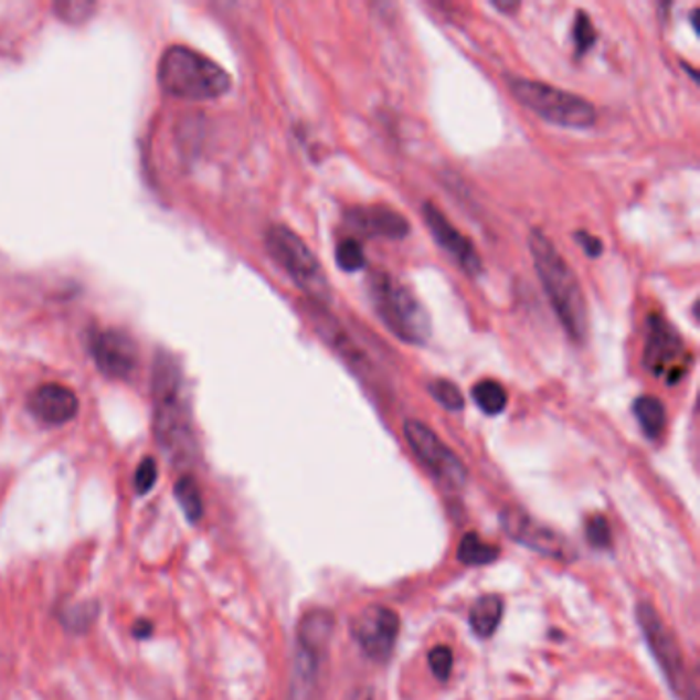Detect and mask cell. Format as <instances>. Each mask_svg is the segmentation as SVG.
Listing matches in <instances>:
<instances>
[{
    "label": "cell",
    "instance_id": "1",
    "mask_svg": "<svg viewBox=\"0 0 700 700\" xmlns=\"http://www.w3.org/2000/svg\"><path fill=\"white\" fill-rule=\"evenodd\" d=\"M152 407L155 438L162 453L176 465H190L195 454V439L191 432L190 409L183 396V379L176 360L162 351L152 368Z\"/></svg>",
    "mask_w": 700,
    "mask_h": 700
},
{
    "label": "cell",
    "instance_id": "2",
    "mask_svg": "<svg viewBox=\"0 0 700 700\" xmlns=\"http://www.w3.org/2000/svg\"><path fill=\"white\" fill-rule=\"evenodd\" d=\"M528 248L559 321L571 339L584 341L587 336V307L577 276L556 251L553 241L540 229H534L528 236Z\"/></svg>",
    "mask_w": 700,
    "mask_h": 700
},
{
    "label": "cell",
    "instance_id": "3",
    "mask_svg": "<svg viewBox=\"0 0 700 700\" xmlns=\"http://www.w3.org/2000/svg\"><path fill=\"white\" fill-rule=\"evenodd\" d=\"M159 85L177 99L205 102L226 95L233 81L219 62L188 45H171L162 52L159 62Z\"/></svg>",
    "mask_w": 700,
    "mask_h": 700
},
{
    "label": "cell",
    "instance_id": "4",
    "mask_svg": "<svg viewBox=\"0 0 700 700\" xmlns=\"http://www.w3.org/2000/svg\"><path fill=\"white\" fill-rule=\"evenodd\" d=\"M370 300L376 308L380 321L394 336L413 346H422L432 336V319L407 284L399 282L386 272L370 276Z\"/></svg>",
    "mask_w": 700,
    "mask_h": 700
},
{
    "label": "cell",
    "instance_id": "5",
    "mask_svg": "<svg viewBox=\"0 0 700 700\" xmlns=\"http://www.w3.org/2000/svg\"><path fill=\"white\" fill-rule=\"evenodd\" d=\"M510 88L530 112L561 128H590L598 117L596 107L584 97L540 81L510 78Z\"/></svg>",
    "mask_w": 700,
    "mask_h": 700
},
{
    "label": "cell",
    "instance_id": "6",
    "mask_svg": "<svg viewBox=\"0 0 700 700\" xmlns=\"http://www.w3.org/2000/svg\"><path fill=\"white\" fill-rule=\"evenodd\" d=\"M265 248L272 259L293 277L300 290L321 300L329 296V282L317 255L288 226H269V231L265 233Z\"/></svg>",
    "mask_w": 700,
    "mask_h": 700
},
{
    "label": "cell",
    "instance_id": "7",
    "mask_svg": "<svg viewBox=\"0 0 700 700\" xmlns=\"http://www.w3.org/2000/svg\"><path fill=\"white\" fill-rule=\"evenodd\" d=\"M688 360L680 333L664 317L651 315L643 353L645 368L666 382H678L686 374Z\"/></svg>",
    "mask_w": 700,
    "mask_h": 700
},
{
    "label": "cell",
    "instance_id": "8",
    "mask_svg": "<svg viewBox=\"0 0 700 700\" xmlns=\"http://www.w3.org/2000/svg\"><path fill=\"white\" fill-rule=\"evenodd\" d=\"M637 618H639V625H641L643 635L649 643V649L657 659V664L661 666V670L666 674L668 682H670L671 690L678 694V697H688V688H692V685L688 682V676H686V661L678 643L674 639L670 630L666 628V625L661 623L659 614L656 613L654 606L641 602L637 606Z\"/></svg>",
    "mask_w": 700,
    "mask_h": 700
},
{
    "label": "cell",
    "instance_id": "9",
    "mask_svg": "<svg viewBox=\"0 0 700 700\" xmlns=\"http://www.w3.org/2000/svg\"><path fill=\"white\" fill-rule=\"evenodd\" d=\"M403 434L411 450L439 481L448 482L453 487H463L467 482V468L460 463V458L427 425L409 420L403 425Z\"/></svg>",
    "mask_w": 700,
    "mask_h": 700
},
{
    "label": "cell",
    "instance_id": "10",
    "mask_svg": "<svg viewBox=\"0 0 700 700\" xmlns=\"http://www.w3.org/2000/svg\"><path fill=\"white\" fill-rule=\"evenodd\" d=\"M93 360L107 379H130L138 365V346L119 329H97L88 337Z\"/></svg>",
    "mask_w": 700,
    "mask_h": 700
},
{
    "label": "cell",
    "instance_id": "11",
    "mask_svg": "<svg viewBox=\"0 0 700 700\" xmlns=\"http://www.w3.org/2000/svg\"><path fill=\"white\" fill-rule=\"evenodd\" d=\"M399 616L386 606H368L353 621V637L364 654L376 661H386L399 637Z\"/></svg>",
    "mask_w": 700,
    "mask_h": 700
},
{
    "label": "cell",
    "instance_id": "12",
    "mask_svg": "<svg viewBox=\"0 0 700 700\" xmlns=\"http://www.w3.org/2000/svg\"><path fill=\"white\" fill-rule=\"evenodd\" d=\"M501 526L508 532L510 539L524 544L537 553L549 554L554 559H570L571 547L556 537V532L549 530L547 526L534 522L526 511L506 510L501 513Z\"/></svg>",
    "mask_w": 700,
    "mask_h": 700
},
{
    "label": "cell",
    "instance_id": "13",
    "mask_svg": "<svg viewBox=\"0 0 700 700\" xmlns=\"http://www.w3.org/2000/svg\"><path fill=\"white\" fill-rule=\"evenodd\" d=\"M424 219L439 247L448 251L467 274L477 276L482 269L481 257L467 236L460 233L453 222L444 216V212L432 202L424 204Z\"/></svg>",
    "mask_w": 700,
    "mask_h": 700
},
{
    "label": "cell",
    "instance_id": "14",
    "mask_svg": "<svg viewBox=\"0 0 700 700\" xmlns=\"http://www.w3.org/2000/svg\"><path fill=\"white\" fill-rule=\"evenodd\" d=\"M30 411L44 424L62 425L78 413V399L64 384H42L28 399Z\"/></svg>",
    "mask_w": 700,
    "mask_h": 700
},
{
    "label": "cell",
    "instance_id": "15",
    "mask_svg": "<svg viewBox=\"0 0 700 700\" xmlns=\"http://www.w3.org/2000/svg\"><path fill=\"white\" fill-rule=\"evenodd\" d=\"M348 222L358 233L384 238H403L409 234V222L393 208L360 205L348 212Z\"/></svg>",
    "mask_w": 700,
    "mask_h": 700
},
{
    "label": "cell",
    "instance_id": "16",
    "mask_svg": "<svg viewBox=\"0 0 700 700\" xmlns=\"http://www.w3.org/2000/svg\"><path fill=\"white\" fill-rule=\"evenodd\" d=\"M333 630V616L325 611L308 613L300 627H298V649L310 651L321 657V649L327 647V641Z\"/></svg>",
    "mask_w": 700,
    "mask_h": 700
},
{
    "label": "cell",
    "instance_id": "17",
    "mask_svg": "<svg viewBox=\"0 0 700 700\" xmlns=\"http://www.w3.org/2000/svg\"><path fill=\"white\" fill-rule=\"evenodd\" d=\"M501 614H503V600L491 594V596H482L473 604L468 621L479 637H491L501 623Z\"/></svg>",
    "mask_w": 700,
    "mask_h": 700
},
{
    "label": "cell",
    "instance_id": "18",
    "mask_svg": "<svg viewBox=\"0 0 700 700\" xmlns=\"http://www.w3.org/2000/svg\"><path fill=\"white\" fill-rule=\"evenodd\" d=\"M633 413L639 420L647 438L661 436V432L666 427V407H664V403L657 396H649V394L639 396L633 403Z\"/></svg>",
    "mask_w": 700,
    "mask_h": 700
},
{
    "label": "cell",
    "instance_id": "19",
    "mask_svg": "<svg viewBox=\"0 0 700 700\" xmlns=\"http://www.w3.org/2000/svg\"><path fill=\"white\" fill-rule=\"evenodd\" d=\"M497 556H499V549H497L496 544L485 542V540H481V537L475 534V532H468L467 537L460 540L458 559H460V563H465V565H470V568H475V565H489V563L496 561Z\"/></svg>",
    "mask_w": 700,
    "mask_h": 700
},
{
    "label": "cell",
    "instance_id": "20",
    "mask_svg": "<svg viewBox=\"0 0 700 700\" xmlns=\"http://www.w3.org/2000/svg\"><path fill=\"white\" fill-rule=\"evenodd\" d=\"M176 497L177 501H179V508L188 516L190 522L195 524V522L202 520L204 501H202V494H200V485L191 475H183L176 482Z\"/></svg>",
    "mask_w": 700,
    "mask_h": 700
},
{
    "label": "cell",
    "instance_id": "21",
    "mask_svg": "<svg viewBox=\"0 0 700 700\" xmlns=\"http://www.w3.org/2000/svg\"><path fill=\"white\" fill-rule=\"evenodd\" d=\"M99 611H102L99 602H81L74 606H66L64 613L60 614V621L73 635H85L88 628L95 625Z\"/></svg>",
    "mask_w": 700,
    "mask_h": 700
},
{
    "label": "cell",
    "instance_id": "22",
    "mask_svg": "<svg viewBox=\"0 0 700 700\" xmlns=\"http://www.w3.org/2000/svg\"><path fill=\"white\" fill-rule=\"evenodd\" d=\"M473 399L487 415H497L508 405V393L497 380H479L473 386Z\"/></svg>",
    "mask_w": 700,
    "mask_h": 700
},
{
    "label": "cell",
    "instance_id": "23",
    "mask_svg": "<svg viewBox=\"0 0 700 700\" xmlns=\"http://www.w3.org/2000/svg\"><path fill=\"white\" fill-rule=\"evenodd\" d=\"M336 259L343 272H358L365 265L364 248L356 238H343L337 245Z\"/></svg>",
    "mask_w": 700,
    "mask_h": 700
},
{
    "label": "cell",
    "instance_id": "24",
    "mask_svg": "<svg viewBox=\"0 0 700 700\" xmlns=\"http://www.w3.org/2000/svg\"><path fill=\"white\" fill-rule=\"evenodd\" d=\"M429 393L438 401L442 407H446L448 411H460V409L465 407V396L460 393V389L450 380H434L429 384Z\"/></svg>",
    "mask_w": 700,
    "mask_h": 700
},
{
    "label": "cell",
    "instance_id": "25",
    "mask_svg": "<svg viewBox=\"0 0 700 700\" xmlns=\"http://www.w3.org/2000/svg\"><path fill=\"white\" fill-rule=\"evenodd\" d=\"M97 4L95 2H85V0H64V2H56L54 4V11L62 21H68V23H83L87 21L88 17L95 13Z\"/></svg>",
    "mask_w": 700,
    "mask_h": 700
},
{
    "label": "cell",
    "instance_id": "26",
    "mask_svg": "<svg viewBox=\"0 0 700 700\" xmlns=\"http://www.w3.org/2000/svg\"><path fill=\"white\" fill-rule=\"evenodd\" d=\"M585 537H587L592 547L608 549L611 542H613V532H611L608 520L604 516H592L585 522Z\"/></svg>",
    "mask_w": 700,
    "mask_h": 700
},
{
    "label": "cell",
    "instance_id": "27",
    "mask_svg": "<svg viewBox=\"0 0 700 700\" xmlns=\"http://www.w3.org/2000/svg\"><path fill=\"white\" fill-rule=\"evenodd\" d=\"M159 477V467H157V460L152 456L142 458V463L136 468V475H134V489L138 496H147L148 491L155 487Z\"/></svg>",
    "mask_w": 700,
    "mask_h": 700
},
{
    "label": "cell",
    "instance_id": "28",
    "mask_svg": "<svg viewBox=\"0 0 700 700\" xmlns=\"http://www.w3.org/2000/svg\"><path fill=\"white\" fill-rule=\"evenodd\" d=\"M453 664V651H450L446 645H439V647H434V649L429 651V666H432V671H434V676H436L438 680H448V678H450Z\"/></svg>",
    "mask_w": 700,
    "mask_h": 700
},
{
    "label": "cell",
    "instance_id": "29",
    "mask_svg": "<svg viewBox=\"0 0 700 700\" xmlns=\"http://www.w3.org/2000/svg\"><path fill=\"white\" fill-rule=\"evenodd\" d=\"M573 40H575V45H577V50H580L582 54L587 52V50L592 47V44L596 42V30H594V25H592L590 15H585V13L577 15L575 28H573Z\"/></svg>",
    "mask_w": 700,
    "mask_h": 700
},
{
    "label": "cell",
    "instance_id": "30",
    "mask_svg": "<svg viewBox=\"0 0 700 700\" xmlns=\"http://www.w3.org/2000/svg\"><path fill=\"white\" fill-rule=\"evenodd\" d=\"M575 241L580 243V247L584 248L585 255L592 257V259L600 257L602 251H604V245H602V241H600L598 236H594V234H590L587 231H580V233L575 234Z\"/></svg>",
    "mask_w": 700,
    "mask_h": 700
},
{
    "label": "cell",
    "instance_id": "31",
    "mask_svg": "<svg viewBox=\"0 0 700 700\" xmlns=\"http://www.w3.org/2000/svg\"><path fill=\"white\" fill-rule=\"evenodd\" d=\"M131 635L136 639H148L152 637V623L150 621H136V625L131 628Z\"/></svg>",
    "mask_w": 700,
    "mask_h": 700
},
{
    "label": "cell",
    "instance_id": "32",
    "mask_svg": "<svg viewBox=\"0 0 700 700\" xmlns=\"http://www.w3.org/2000/svg\"><path fill=\"white\" fill-rule=\"evenodd\" d=\"M348 700H374V697H372L370 688H358V690L351 692L350 699Z\"/></svg>",
    "mask_w": 700,
    "mask_h": 700
}]
</instances>
